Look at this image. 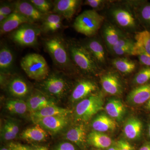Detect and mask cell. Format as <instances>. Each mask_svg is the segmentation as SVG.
Returning a JSON list of instances; mask_svg holds the SVG:
<instances>
[{
	"instance_id": "6da1fadb",
	"label": "cell",
	"mask_w": 150,
	"mask_h": 150,
	"mask_svg": "<svg viewBox=\"0 0 150 150\" xmlns=\"http://www.w3.org/2000/svg\"><path fill=\"white\" fill-rule=\"evenodd\" d=\"M67 46L72 61L79 69L89 74L99 71V65L85 46L73 42Z\"/></svg>"
},
{
	"instance_id": "7a4b0ae2",
	"label": "cell",
	"mask_w": 150,
	"mask_h": 150,
	"mask_svg": "<svg viewBox=\"0 0 150 150\" xmlns=\"http://www.w3.org/2000/svg\"><path fill=\"white\" fill-rule=\"evenodd\" d=\"M21 66L31 79L44 80L48 76V65L45 58L40 54L32 53L25 55L21 61Z\"/></svg>"
},
{
	"instance_id": "3957f363",
	"label": "cell",
	"mask_w": 150,
	"mask_h": 150,
	"mask_svg": "<svg viewBox=\"0 0 150 150\" xmlns=\"http://www.w3.org/2000/svg\"><path fill=\"white\" fill-rule=\"evenodd\" d=\"M104 17L94 10L83 12L75 20L74 27L77 32L91 37L96 35L102 26Z\"/></svg>"
},
{
	"instance_id": "277c9868",
	"label": "cell",
	"mask_w": 150,
	"mask_h": 150,
	"mask_svg": "<svg viewBox=\"0 0 150 150\" xmlns=\"http://www.w3.org/2000/svg\"><path fill=\"white\" fill-rule=\"evenodd\" d=\"M45 46L56 65L64 69L72 66L67 43L62 38L56 36L47 39Z\"/></svg>"
},
{
	"instance_id": "5b68a950",
	"label": "cell",
	"mask_w": 150,
	"mask_h": 150,
	"mask_svg": "<svg viewBox=\"0 0 150 150\" xmlns=\"http://www.w3.org/2000/svg\"><path fill=\"white\" fill-rule=\"evenodd\" d=\"M102 97L93 95L81 100L76 106L75 115L79 121H87L103 108Z\"/></svg>"
},
{
	"instance_id": "8992f818",
	"label": "cell",
	"mask_w": 150,
	"mask_h": 150,
	"mask_svg": "<svg viewBox=\"0 0 150 150\" xmlns=\"http://www.w3.org/2000/svg\"><path fill=\"white\" fill-rule=\"evenodd\" d=\"M31 25L30 23L23 24L14 30L11 35L14 42L22 46L35 45L40 31Z\"/></svg>"
},
{
	"instance_id": "52a82bcc",
	"label": "cell",
	"mask_w": 150,
	"mask_h": 150,
	"mask_svg": "<svg viewBox=\"0 0 150 150\" xmlns=\"http://www.w3.org/2000/svg\"><path fill=\"white\" fill-rule=\"evenodd\" d=\"M110 14L115 22L122 28L133 30L137 27L136 16L129 8L116 7L111 9Z\"/></svg>"
},
{
	"instance_id": "ba28073f",
	"label": "cell",
	"mask_w": 150,
	"mask_h": 150,
	"mask_svg": "<svg viewBox=\"0 0 150 150\" xmlns=\"http://www.w3.org/2000/svg\"><path fill=\"white\" fill-rule=\"evenodd\" d=\"M100 83L104 91L111 95H119L123 93L122 82L115 73L108 72L101 76Z\"/></svg>"
},
{
	"instance_id": "9c48e42d",
	"label": "cell",
	"mask_w": 150,
	"mask_h": 150,
	"mask_svg": "<svg viewBox=\"0 0 150 150\" xmlns=\"http://www.w3.org/2000/svg\"><path fill=\"white\" fill-rule=\"evenodd\" d=\"M81 2L79 0H58L54 2L52 11L54 13L70 20L76 12Z\"/></svg>"
},
{
	"instance_id": "30bf717a",
	"label": "cell",
	"mask_w": 150,
	"mask_h": 150,
	"mask_svg": "<svg viewBox=\"0 0 150 150\" xmlns=\"http://www.w3.org/2000/svg\"><path fill=\"white\" fill-rule=\"evenodd\" d=\"M13 6L14 12L25 17L33 23L43 20L46 15L40 12L29 1H16L13 3Z\"/></svg>"
},
{
	"instance_id": "8fae6325",
	"label": "cell",
	"mask_w": 150,
	"mask_h": 150,
	"mask_svg": "<svg viewBox=\"0 0 150 150\" xmlns=\"http://www.w3.org/2000/svg\"><path fill=\"white\" fill-rule=\"evenodd\" d=\"M33 122L48 131L56 133L67 126L68 118L65 115H55L40 118Z\"/></svg>"
},
{
	"instance_id": "7c38bea8",
	"label": "cell",
	"mask_w": 150,
	"mask_h": 150,
	"mask_svg": "<svg viewBox=\"0 0 150 150\" xmlns=\"http://www.w3.org/2000/svg\"><path fill=\"white\" fill-rule=\"evenodd\" d=\"M33 23L26 17L14 12L0 23L1 34H5L17 29L21 25L25 23L32 24Z\"/></svg>"
},
{
	"instance_id": "4fadbf2b",
	"label": "cell",
	"mask_w": 150,
	"mask_h": 150,
	"mask_svg": "<svg viewBox=\"0 0 150 150\" xmlns=\"http://www.w3.org/2000/svg\"><path fill=\"white\" fill-rule=\"evenodd\" d=\"M67 84L63 78L52 75L44 81L43 87L48 93L56 96H61L67 89Z\"/></svg>"
},
{
	"instance_id": "5bb4252c",
	"label": "cell",
	"mask_w": 150,
	"mask_h": 150,
	"mask_svg": "<svg viewBox=\"0 0 150 150\" xmlns=\"http://www.w3.org/2000/svg\"><path fill=\"white\" fill-rule=\"evenodd\" d=\"M150 99V83L138 86L130 91L127 97L129 103L134 105L145 104Z\"/></svg>"
},
{
	"instance_id": "9a60e30c",
	"label": "cell",
	"mask_w": 150,
	"mask_h": 150,
	"mask_svg": "<svg viewBox=\"0 0 150 150\" xmlns=\"http://www.w3.org/2000/svg\"><path fill=\"white\" fill-rule=\"evenodd\" d=\"M97 89V85L92 81L86 80L81 81L73 90L71 99L73 102L82 100Z\"/></svg>"
},
{
	"instance_id": "2e32d148",
	"label": "cell",
	"mask_w": 150,
	"mask_h": 150,
	"mask_svg": "<svg viewBox=\"0 0 150 150\" xmlns=\"http://www.w3.org/2000/svg\"><path fill=\"white\" fill-rule=\"evenodd\" d=\"M66 139L77 145L81 149H85L87 142V136L85 127L81 124L73 127L67 131Z\"/></svg>"
},
{
	"instance_id": "e0dca14e",
	"label": "cell",
	"mask_w": 150,
	"mask_h": 150,
	"mask_svg": "<svg viewBox=\"0 0 150 150\" xmlns=\"http://www.w3.org/2000/svg\"><path fill=\"white\" fill-rule=\"evenodd\" d=\"M143 129L142 121L139 118L131 117L126 121L123 128V133L126 138L129 140H138L142 137Z\"/></svg>"
},
{
	"instance_id": "ac0fdd59",
	"label": "cell",
	"mask_w": 150,
	"mask_h": 150,
	"mask_svg": "<svg viewBox=\"0 0 150 150\" xmlns=\"http://www.w3.org/2000/svg\"><path fill=\"white\" fill-rule=\"evenodd\" d=\"M71 112L69 110L59 107L55 104L51 105L42 108L41 110L30 113L31 119L33 121L45 117L55 115L67 116Z\"/></svg>"
},
{
	"instance_id": "d6986e66",
	"label": "cell",
	"mask_w": 150,
	"mask_h": 150,
	"mask_svg": "<svg viewBox=\"0 0 150 150\" xmlns=\"http://www.w3.org/2000/svg\"><path fill=\"white\" fill-rule=\"evenodd\" d=\"M103 35L108 49L125 36L118 28L110 23L105 25L103 30Z\"/></svg>"
},
{
	"instance_id": "ffe728a7",
	"label": "cell",
	"mask_w": 150,
	"mask_h": 150,
	"mask_svg": "<svg viewBox=\"0 0 150 150\" xmlns=\"http://www.w3.org/2000/svg\"><path fill=\"white\" fill-rule=\"evenodd\" d=\"M26 103L28 111L30 113L41 110L48 105L55 104L43 93L39 92L33 94L30 97Z\"/></svg>"
},
{
	"instance_id": "44dd1931",
	"label": "cell",
	"mask_w": 150,
	"mask_h": 150,
	"mask_svg": "<svg viewBox=\"0 0 150 150\" xmlns=\"http://www.w3.org/2000/svg\"><path fill=\"white\" fill-rule=\"evenodd\" d=\"M92 126L94 131L103 133L114 131L117 128V124L112 118L105 114H101L95 118L93 121Z\"/></svg>"
},
{
	"instance_id": "7402d4cb",
	"label": "cell",
	"mask_w": 150,
	"mask_h": 150,
	"mask_svg": "<svg viewBox=\"0 0 150 150\" xmlns=\"http://www.w3.org/2000/svg\"><path fill=\"white\" fill-rule=\"evenodd\" d=\"M85 46L93 56L99 66L106 62V55L103 45L100 41L93 39L88 40Z\"/></svg>"
},
{
	"instance_id": "603a6c76",
	"label": "cell",
	"mask_w": 150,
	"mask_h": 150,
	"mask_svg": "<svg viewBox=\"0 0 150 150\" xmlns=\"http://www.w3.org/2000/svg\"><path fill=\"white\" fill-rule=\"evenodd\" d=\"M105 110L110 118L118 121L123 119L126 113V108L120 100L111 98L105 105Z\"/></svg>"
},
{
	"instance_id": "cb8c5ba5",
	"label": "cell",
	"mask_w": 150,
	"mask_h": 150,
	"mask_svg": "<svg viewBox=\"0 0 150 150\" xmlns=\"http://www.w3.org/2000/svg\"><path fill=\"white\" fill-rule=\"evenodd\" d=\"M87 142L94 147L100 149L109 148L112 144V139L108 135L95 131L88 135Z\"/></svg>"
},
{
	"instance_id": "d4e9b609",
	"label": "cell",
	"mask_w": 150,
	"mask_h": 150,
	"mask_svg": "<svg viewBox=\"0 0 150 150\" xmlns=\"http://www.w3.org/2000/svg\"><path fill=\"white\" fill-rule=\"evenodd\" d=\"M135 42L126 36L122 37L115 45L109 49L112 54L118 56L132 55Z\"/></svg>"
},
{
	"instance_id": "484cf974",
	"label": "cell",
	"mask_w": 150,
	"mask_h": 150,
	"mask_svg": "<svg viewBox=\"0 0 150 150\" xmlns=\"http://www.w3.org/2000/svg\"><path fill=\"white\" fill-rule=\"evenodd\" d=\"M134 3L135 16L145 27L150 28V3L146 1Z\"/></svg>"
},
{
	"instance_id": "4316f807",
	"label": "cell",
	"mask_w": 150,
	"mask_h": 150,
	"mask_svg": "<svg viewBox=\"0 0 150 150\" xmlns=\"http://www.w3.org/2000/svg\"><path fill=\"white\" fill-rule=\"evenodd\" d=\"M62 17L56 13L46 14L43 19L41 29L43 32H54L60 29L62 25Z\"/></svg>"
},
{
	"instance_id": "83f0119b",
	"label": "cell",
	"mask_w": 150,
	"mask_h": 150,
	"mask_svg": "<svg viewBox=\"0 0 150 150\" xmlns=\"http://www.w3.org/2000/svg\"><path fill=\"white\" fill-rule=\"evenodd\" d=\"M47 135L46 131L40 125L25 129L23 131L21 137L23 139L33 142H42L46 139Z\"/></svg>"
},
{
	"instance_id": "f1b7e54d",
	"label": "cell",
	"mask_w": 150,
	"mask_h": 150,
	"mask_svg": "<svg viewBox=\"0 0 150 150\" xmlns=\"http://www.w3.org/2000/svg\"><path fill=\"white\" fill-rule=\"evenodd\" d=\"M8 90L13 96L17 97L25 96L29 91L27 84L22 79L19 77L14 78L10 81Z\"/></svg>"
},
{
	"instance_id": "f546056e",
	"label": "cell",
	"mask_w": 150,
	"mask_h": 150,
	"mask_svg": "<svg viewBox=\"0 0 150 150\" xmlns=\"http://www.w3.org/2000/svg\"><path fill=\"white\" fill-rule=\"evenodd\" d=\"M112 64L118 71L125 74H131L134 71L137 67L136 63L134 61L125 57L113 59Z\"/></svg>"
},
{
	"instance_id": "4dcf8cb0",
	"label": "cell",
	"mask_w": 150,
	"mask_h": 150,
	"mask_svg": "<svg viewBox=\"0 0 150 150\" xmlns=\"http://www.w3.org/2000/svg\"><path fill=\"white\" fill-rule=\"evenodd\" d=\"M134 48L140 49L150 55V31L147 30L137 32Z\"/></svg>"
},
{
	"instance_id": "1f68e13d",
	"label": "cell",
	"mask_w": 150,
	"mask_h": 150,
	"mask_svg": "<svg viewBox=\"0 0 150 150\" xmlns=\"http://www.w3.org/2000/svg\"><path fill=\"white\" fill-rule=\"evenodd\" d=\"M7 110L13 114L23 115L28 110L27 103L21 100H11L6 103Z\"/></svg>"
},
{
	"instance_id": "d6a6232c",
	"label": "cell",
	"mask_w": 150,
	"mask_h": 150,
	"mask_svg": "<svg viewBox=\"0 0 150 150\" xmlns=\"http://www.w3.org/2000/svg\"><path fill=\"white\" fill-rule=\"evenodd\" d=\"M13 55L9 48L7 47L1 48L0 51V69L2 71H8L13 65Z\"/></svg>"
},
{
	"instance_id": "836d02e7",
	"label": "cell",
	"mask_w": 150,
	"mask_h": 150,
	"mask_svg": "<svg viewBox=\"0 0 150 150\" xmlns=\"http://www.w3.org/2000/svg\"><path fill=\"white\" fill-rule=\"evenodd\" d=\"M150 81V67L142 68L135 75L133 80L134 83L142 86L149 83Z\"/></svg>"
},
{
	"instance_id": "e575fe53",
	"label": "cell",
	"mask_w": 150,
	"mask_h": 150,
	"mask_svg": "<svg viewBox=\"0 0 150 150\" xmlns=\"http://www.w3.org/2000/svg\"><path fill=\"white\" fill-rule=\"evenodd\" d=\"M29 1L32 3L40 12L44 15L49 14L52 8V4L48 1L30 0Z\"/></svg>"
},
{
	"instance_id": "d590c367",
	"label": "cell",
	"mask_w": 150,
	"mask_h": 150,
	"mask_svg": "<svg viewBox=\"0 0 150 150\" xmlns=\"http://www.w3.org/2000/svg\"><path fill=\"white\" fill-rule=\"evenodd\" d=\"M132 56H138L141 64L150 67V55L143 50L134 48Z\"/></svg>"
},
{
	"instance_id": "8d00e7d4",
	"label": "cell",
	"mask_w": 150,
	"mask_h": 150,
	"mask_svg": "<svg viewBox=\"0 0 150 150\" xmlns=\"http://www.w3.org/2000/svg\"><path fill=\"white\" fill-rule=\"evenodd\" d=\"M106 1L103 0H86L85 1L84 5L90 6L94 10H100L105 6Z\"/></svg>"
},
{
	"instance_id": "74e56055",
	"label": "cell",
	"mask_w": 150,
	"mask_h": 150,
	"mask_svg": "<svg viewBox=\"0 0 150 150\" xmlns=\"http://www.w3.org/2000/svg\"><path fill=\"white\" fill-rule=\"evenodd\" d=\"M14 12L13 4L12 5L9 4H2L0 7V14L8 16Z\"/></svg>"
},
{
	"instance_id": "f35d334b",
	"label": "cell",
	"mask_w": 150,
	"mask_h": 150,
	"mask_svg": "<svg viewBox=\"0 0 150 150\" xmlns=\"http://www.w3.org/2000/svg\"><path fill=\"white\" fill-rule=\"evenodd\" d=\"M1 134L3 139L6 141H10L16 137V136L11 131L6 124L3 128Z\"/></svg>"
},
{
	"instance_id": "ab89813d",
	"label": "cell",
	"mask_w": 150,
	"mask_h": 150,
	"mask_svg": "<svg viewBox=\"0 0 150 150\" xmlns=\"http://www.w3.org/2000/svg\"><path fill=\"white\" fill-rule=\"evenodd\" d=\"M116 146L118 150H134L132 145L124 140H121L118 141Z\"/></svg>"
},
{
	"instance_id": "60d3db41",
	"label": "cell",
	"mask_w": 150,
	"mask_h": 150,
	"mask_svg": "<svg viewBox=\"0 0 150 150\" xmlns=\"http://www.w3.org/2000/svg\"><path fill=\"white\" fill-rule=\"evenodd\" d=\"M56 150H76L74 146L71 143L64 142L59 145Z\"/></svg>"
},
{
	"instance_id": "b9f144b4",
	"label": "cell",
	"mask_w": 150,
	"mask_h": 150,
	"mask_svg": "<svg viewBox=\"0 0 150 150\" xmlns=\"http://www.w3.org/2000/svg\"><path fill=\"white\" fill-rule=\"evenodd\" d=\"M6 124L8 127L11 131L15 136H17L19 132V128L16 123L12 121H8L6 123Z\"/></svg>"
},
{
	"instance_id": "7bdbcfd3",
	"label": "cell",
	"mask_w": 150,
	"mask_h": 150,
	"mask_svg": "<svg viewBox=\"0 0 150 150\" xmlns=\"http://www.w3.org/2000/svg\"><path fill=\"white\" fill-rule=\"evenodd\" d=\"M11 150H29V149L20 144L11 143L9 146Z\"/></svg>"
},
{
	"instance_id": "ee69618b",
	"label": "cell",
	"mask_w": 150,
	"mask_h": 150,
	"mask_svg": "<svg viewBox=\"0 0 150 150\" xmlns=\"http://www.w3.org/2000/svg\"><path fill=\"white\" fill-rule=\"evenodd\" d=\"M139 150H150V142L145 143L140 148Z\"/></svg>"
},
{
	"instance_id": "f6af8a7d",
	"label": "cell",
	"mask_w": 150,
	"mask_h": 150,
	"mask_svg": "<svg viewBox=\"0 0 150 150\" xmlns=\"http://www.w3.org/2000/svg\"><path fill=\"white\" fill-rule=\"evenodd\" d=\"M7 17L4 15L0 14V23H1L3 21H4Z\"/></svg>"
},
{
	"instance_id": "bcb514c9",
	"label": "cell",
	"mask_w": 150,
	"mask_h": 150,
	"mask_svg": "<svg viewBox=\"0 0 150 150\" xmlns=\"http://www.w3.org/2000/svg\"><path fill=\"white\" fill-rule=\"evenodd\" d=\"M145 107L146 109L150 111V99L146 103H145Z\"/></svg>"
},
{
	"instance_id": "7dc6e473",
	"label": "cell",
	"mask_w": 150,
	"mask_h": 150,
	"mask_svg": "<svg viewBox=\"0 0 150 150\" xmlns=\"http://www.w3.org/2000/svg\"><path fill=\"white\" fill-rule=\"evenodd\" d=\"M29 150H48V149H47V147L45 146H41L39 147L35 148V149H33Z\"/></svg>"
},
{
	"instance_id": "c3c4849f",
	"label": "cell",
	"mask_w": 150,
	"mask_h": 150,
	"mask_svg": "<svg viewBox=\"0 0 150 150\" xmlns=\"http://www.w3.org/2000/svg\"><path fill=\"white\" fill-rule=\"evenodd\" d=\"M147 136L149 139L150 140V121L148 124L147 129Z\"/></svg>"
},
{
	"instance_id": "681fc988",
	"label": "cell",
	"mask_w": 150,
	"mask_h": 150,
	"mask_svg": "<svg viewBox=\"0 0 150 150\" xmlns=\"http://www.w3.org/2000/svg\"><path fill=\"white\" fill-rule=\"evenodd\" d=\"M108 150H118L117 146L115 145V146H112L110 147V148H108Z\"/></svg>"
},
{
	"instance_id": "f907efd6",
	"label": "cell",
	"mask_w": 150,
	"mask_h": 150,
	"mask_svg": "<svg viewBox=\"0 0 150 150\" xmlns=\"http://www.w3.org/2000/svg\"><path fill=\"white\" fill-rule=\"evenodd\" d=\"M1 150H11L10 147H9V148H7L6 147H4L1 148Z\"/></svg>"
}]
</instances>
